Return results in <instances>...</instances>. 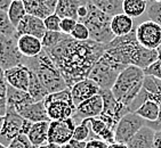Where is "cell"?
I'll list each match as a JSON object with an SVG mask.
<instances>
[{"label":"cell","mask_w":161,"mask_h":148,"mask_svg":"<svg viewBox=\"0 0 161 148\" xmlns=\"http://www.w3.org/2000/svg\"><path fill=\"white\" fill-rule=\"evenodd\" d=\"M106 45L96 41H78L65 34L54 48L45 50L62 73L69 88L87 79L95 64L105 53Z\"/></svg>","instance_id":"1"},{"label":"cell","mask_w":161,"mask_h":148,"mask_svg":"<svg viewBox=\"0 0 161 148\" xmlns=\"http://www.w3.org/2000/svg\"><path fill=\"white\" fill-rule=\"evenodd\" d=\"M23 64L26 65L37 75L48 93L58 92L69 88L62 73L45 50H42L40 55L32 58L24 57Z\"/></svg>","instance_id":"2"},{"label":"cell","mask_w":161,"mask_h":148,"mask_svg":"<svg viewBox=\"0 0 161 148\" xmlns=\"http://www.w3.org/2000/svg\"><path fill=\"white\" fill-rule=\"evenodd\" d=\"M145 72L142 68L130 65L119 74L112 87V93L117 100L122 103L125 106L131 105V103L140 95L143 89V84L145 80Z\"/></svg>","instance_id":"3"},{"label":"cell","mask_w":161,"mask_h":148,"mask_svg":"<svg viewBox=\"0 0 161 148\" xmlns=\"http://www.w3.org/2000/svg\"><path fill=\"white\" fill-rule=\"evenodd\" d=\"M78 22L84 23L88 28L90 34V40L108 45L115 38L111 29L112 16L108 15L102 10H99L92 3H88V14H87V16L84 18L79 19Z\"/></svg>","instance_id":"4"},{"label":"cell","mask_w":161,"mask_h":148,"mask_svg":"<svg viewBox=\"0 0 161 148\" xmlns=\"http://www.w3.org/2000/svg\"><path fill=\"white\" fill-rule=\"evenodd\" d=\"M47 115L50 121H62L71 119L75 114V105L73 104L70 88L49 93L43 99Z\"/></svg>","instance_id":"5"},{"label":"cell","mask_w":161,"mask_h":148,"mask_svg":"<svg viewBox=\"0 0 161 148\" xmlns=\"http://www.w3.org/2000/svg\"><path fill=\"white\" fill-rule=\"evenodd\" d=\"M125 68L127 67H124L122 65L115 63L104 53L98 62L95 64L88 77L95 81L102 90H111L119 74Z\"/></svg>","instance_id":"6"},{"label":"cell","mask_w":161,"mask_h":148,"mask_svg":"<svg viewBox=\"0 0 161 148\" xmlns=\"http://www.w3.org/2000/svg\"><path fill=\"white\" fill-rule=\"evenodd\" d=\"M32 124L30 121L22 117L15 109L7 107V113L3 116V124L0 130V141L8 147L16 137L21 135L28 136Z\"/></svg>","instance_id":"7"},{"label":"cell","mask_w":161,"mask_h":148,"mask_svg":"<svg viewBox=\"0 0 161 148\" xmlns=\"http://www.w3.org/2000/svg\"><path fill=\"white\" fill-rule=\"evenodd\" d=\"M99 93L103 97V102H104V108H103V113L99 115L108 127L115 130L118 125L119 121L125 116V115L129 113V108L125 106L122 103L115 99L111 90H102Z\"/></svg>","instance_id":"8"},{"label":"cell","mask_w":161,"mask_h":148,"mask_svg":"<svg viewBox=\"0 0 161 148\" xmlns=\"http://www.w3.org/2000/svg\"><path fill=\"white\" fill-rule=\"evenodd\" d=\"M145 124V120L141 117L140 115H137L136 113H134V112L127 113L119 121L118 125L115 128V142L127 145L130 141V139L133 138Z\"/></svg>","instance_id":"9"},{"label":"cell","mask_w":161,"mask_h":148,"mask_svg":"<svg viewBox=\"0 0 161 148\" xmlns=\"http://www.w3.org/2000/svg\"><path fill=\"white\" fill-rule=\"evenodd\" d=\"M23 55L19 53L17 47V39L5 35L0 32V65L3 68H9L23 64Z\"/></svg>","instance_id":"10"},{"label":"cell","mask_w":161,"mask_h":148,"mask_svg":"<svg viewBox=\"0 0 161 148\" xmlns=\"http://www.w3.org/2000/svg\"><path fill=\"white\" fill-rule=\"evenodd\" d=\"M78 124L73 117L62 121H50L48 131V144L64 145L73 139L75 127Z\"/></svg>","instance_id":"11"},{"label":"cell","mask_w":161,"mask_h":148,"mask_svg":"<svg viewBox=\"0 0 161 148\" xmlns=\"http://www.w3.org/2000/svg\"><path fill=\"white\" fill-rule=\"evenodd\" d=\"M137 41L145 48L158 49L161 46V25L154 21H145L141 23L135 30Z\"/></svg>","instance_id":"12"},{"label":"cell","mask_w":161,"mask_h":148,"mask_svg":"<svg viewBox=\"0 0 161 148\" xmlns=\"http://www.w3.org/2000/svg\"><path fill=\"white\" fill-rule=\"evenodd\" d=\"M5 75H6L7 83L9 84V86L28 92L33 72L26 65L19 64L17 66L9 68V70H6L5 71Z\"/></svg>","instance_id":"13"},{"label":"cell","mask_w":161,"mask_h":148,"mask_svg":"<svg viewBox=\"0 0 161 148\" xmlns=\"http://www.w3.org/2000/svg\"><path fill=\"white\" fill-rule=\"evenodd\" d=\"M104 108V102L101 93L94 96L92 98L87 99L84 103H81L80 105L75 107V114L73 119L75 120L77 124H79L81 121L86 119H93L97 117L103 113Z\"/></svg>","instance_id":"14"},{"label":"cell","mask_w":161,"mask_h":148,"mask_svg":"<svg viewBox=\"0 0 161 148\" xmlns=\"http://www.w3.org/2000/svg\"><path fill=\"white\" fill-rule=\"evenodd\" d=\"M70 90H71L73 104L77 107L78 105H80L81 103H84L85 100L98 95L99 91H101V88L95 81L87 77V79H84V80L73 84L70 88Z\"/></svg>","instance_id":"15"},{"label":"cell","mask_w":161,"mask_h":148,"mask_svg":"<svg viewBox=\"0 0 161 148\" xmlns=\"http://www.w3.org/2000/svg\"><path fill=\"white\" fill-rule=\"evenodd\" d=\"M142 93L145 96V97H147V98L153 99L155 102H158L161 107V80H158V79H155L154 77H151V75H145V80H144V84H143ZM146 125L154 130L155 132H157V131H160L161 130V113H160V117H159V120L157 121V122L146 124Z\"/></svg>","instance_id":"16"},{"label":"cell","mask_w":161,"mask_h":148,"mask_svg":"<svg viewBox=\"0 0 161 148\" xmlns=\"http://www.w3.org/2000/svg\"><path fill=\"white\" fill-rule=\"evenodd\" d=\"M19 38L21 35H33L38 39H42L43 35L46 34L47 30L43 23V19L36 17L32 15H26L22 22L16 28Z\"/></svg>","instance_id":"17"},{"label":"cell","mask_w":161,"mask_h":148,"mask_svg":"<svg viewBox=\"0 0 161 148\" xmlns=\"http://www.w3.org/2000/svg\"><path fill=\"white\" fill-rule=\"evenodd\" d=\"M17 47L19 53L25 58H32L42 53L43 47L41 39L33 37V35H21L17 39Z\"/></svg>","instance_id":"18"},{"label":"cell","mask_w":161,"mask_h":148,"mask_svg":"<svg viewBox=\"0 0 161 148\" xmlns=\"http://www.w3.org/2000/svg\"><path fill=\"white\" fill-rule=\"evenodd\" d=\"M22 117H24L25 120L30 121L31 123H37V122H43V121H49V117L47 115V109L45 106V103L42 102H36L32 104L22 107L21 109L17 111Z\"/></svg>","instance_id":"19"},{"label":"cell","mask_w":161,"mask_h":148,"mask_svg":"<svg viewBox=\"0 0 161 148\" xmlns=\"http://www.w3.org/2000/svg\"><path fill=\"white\" fill-rule=\"evenodd\" d=\"M6 100H7V107L13 108L16 112L19 111V109H21L22 107L29 105V104L36 103L29 92L23 91V90L16 89V88L9 86V84H8V89H7Z\"/></svg>","instance_id":"20"},{"label":"cell","mask_w":161,"mask_h":148,"mask_svg":"<svg viewBox=\"0 0 161 148\" xmlns=\"http://www.w3.org/2000/svg\"><path fill=\"white\" fill-rule=\"evenodd\" d=\"M90 121V128H92V133H93V138H98L104 140L105 142L113 144L115 142V133L112 128H110L104 121L99 116L89 119Z\"/></svg>","instance_id":"21"},{"label":"cell","mask_w":161,"mask_h":148,"mask_svg":"<svg viewBox=\"0 0 161 148\" xmlns=\"http://www.w3.org/2000/svg\"><path fill=\"white\" fill-rule=\"evenodd\" d=\"M155 131L147 125H144L127 144L128 148H155Z\"/></svg>","instance_id":"22"},{"label":"cell","mask_w":161,"mask_h":148,"mask_svg":"<svg viewBox=\"0 0 161 148\" xmlns=\"http://www.w3.org/2000/svg\"><path fill=\"white\" fill-rule=\"evenodd\" d=\"M89 0H59L55 9V14L61 17H70L78 21V9L81 6H87Z\"/></svg>","instance_id":"23"},{"label":"cell","mask_w":161,"mask_h":148,"mask_svg":"<svg viewBox=\"0 0 161 148\" xmlns=\"http://www.w3.org/2000/svg\"><path fill=\"white\" fill-rule=\"evenodd\" d=\"M49 121L37 122L32 124L28 133V138L31 144L36 147L48 145V131H49Z\"/></svg>","instance_id":"24"},{"label":"cell","mask_w":161,"mask_h":148,"mask_svg":"<svg viewBox=\"0 0 161 148\" xmlns=\"http://www.w3.org/2000/svg\"><path fill=\"white\" fill-rule=\"evenodd\" d=\"M111 29L114 37H124L135 30L134 18L126 14H119L112 17Z\"/></svg>","instance_id":"25"},{"label":"cell","mask_w":161,"mask_h":148,"mask_svg":"<svg viewBox=\"0 0 161 148\" xmlns=\"http://www.w3.org/2000/svg\"><path fill=\"white\" fill-rule=\"evenodd\" d=\"M89 3L112 17L124 14V0H89Z\"/></svg>","instance_id":"26"},{"label":"cell","mask_w":161,"mask_h":148,"mask_svg":"<svg viewBox=\"0 0 161 148\" xmlns=\"http://www.w3.org/2000/svg\"><path fill=\"white\" fill-rule=\"evenodd\" d=\"M23 3L28 15L36 16L41 19H45L47 16L54 13L46 6L43 0H23Z\"/></svg>","instance_id":"27"},{"label":"cell","mask_w":161,"mask_h":148,"mask_svg":"<svg viewBox=\"0 0 161 148\" xmlns=\"http://www.w3.org/2000/svg\"><path fill=\"white\" fill-rule=\"evenodd\" d=\"M147 10L146 0H124V14L130 17H140Z\"/></svg>","instance_id":"28"},{"label":"cell","mask_w":161,"mask_h":148,"mask_svg":"<svg viewBox=\"0 0 161 148\" xmlns=\"http://www.w3.org/2000/svg\"><path fill=\"white\" fill-rule=\"evenodd\" d=\"M7 13H8L10 22H12L15 28H17L19 24L22 22V19L28 15L26 10H25L24 3H23V0H21V1H12Z\"/></svg>","instance_id":"29"},{"label":"cell","mask_w":161,"mask_h":148,"mask_svg":"<svg viewBox=\"0 0 161 148\" xmlns=\"http://www.w3.org/2000/svg\"><path fill=\"white\" fill-rule=\"evenodd\" d=\"M0 32L3 33L5 35H7V37L19 39L17 30L10 22L7 10L3 9H0Z\"/></svg>","instance_id":"30"},{"label":"cell","mask_w":161,"mask_h":148,"mask_svg":"<svg viewBox=\"0 0 161 148\" xmlns=\"http://www.w3.org/2000/svg\"><path fill=\"white\" fill-rule=\"evenodd\" d=\"M92 138H93V133H92V128H90V121L89 119H86L81 121L75 127L73 139L78 141H88Z\"/></svg>","instance_id":"31"},{"label":"cell","mask_w":161,"mask_h":148,"mask_svg":"<svg viewBox=\"0 0 161 148\" xmlns=\"http://www.w3.org/2000/svg\"><path fill=\"white\" fill-rule=\"evenodd\" d=\"M65 33L63 32H54V31H47L46 34L43 35V38L41 39V42H42L43 50H48L52 49L56 45H58L61 42L63 38H64Z\"/></svg>","instance_id":"32"},{"label":"cell","mask_w":161,"mask_h":148,"mask_svg":"<svg viewBox=\"0 0 161 148\" xmlns=\"http://www.w3.org/2000/svg\"><path fill=\"white\" fill-rule=\"evenodd\" d=\"M73 39L78 41H88L90 40V34H89V30L87 28L86 25L81 22H78L75 28L73 29L72 33L70 34Z\"/></svg>","instance_id":"33"},{"label":"cell","mask_w":161,"mask_h":148,"mask_svg":"<svg viewBox=\"0 0 161 148\" xmlns=\"http://www.w3.org/2000/svg\"><path fill=\"white\" fill-rule=\"evenodd\" d=\"M61 22H62V18L55 13L50 14L49 16H47L46 18L43 19L47 31L54 32H61Z\"/></svg>","instance_id":"34"},{"label":"cell","mask_w":161,"mask_h":148,"mask_svg":"<svg viewBox=\"0 0 161 148\" xmlns=\"http://www.w3.org/2000/svg\"><path fill=\"white\" fill-rule=\"evenodd\" d=\"M146 14L149 16V18L151 21L157 22L158 24L161 25V3H147V10Z\"/></svg>","instance_id":"35"},{"label":"cell","mask_w":161,"mask_h":148,"mask_svg":"<svg viewBox=\"0 0 161 148\" xmlns=\"http://www.w3.org/2000/svg\"><path fill=\"white\" fill-rule=\"evenodd\" d=\"M8 148H36V146L32 145L26 135H21L10 142Z\"/></svg>","instance_id":"36"},{"label":"cell","mask_w":161,"mask_h":148,"mask_svg":"<svg viewBox=\"0 0 161 148\" xmlns=\"http://www.w3.org/2000/svg\"><path fill=\"white\" fill-rule=\"evenodd\" d=\"M78 21L75 18H70V17H65V18H62V22H61V32L65 34H71L73 29L75 28Z\"/></svg>","instance_id":"37"},{"label":"cell","mask_w":161,"mask_h":148,"mask_svg":"<svg viewBox=\"0 0 161 148\" xmlns=\"http://www.w3.org/2000/svg\"><path fill=\"white\" fill-rule=\"evenodd\" d=\"M144 72L146 75H151L158 80H161V59H158L155 63H153L150 67L144 70Z\"/></svg>","instance_id":"38"},{"label":"cell","mask_w":161,"mask_h":148,"mask_svg":"<svg viewBox=\"0 0 161 148\" xmlns=\"http://www.w3.org/2000/svg\"><path fill=\"white\" fill-rule=\"evenodd\" d=\"M85 148H108V144L102 139L92 138L88 141H86Z\"/></svg>","instance_id":"39"},{"label":"cell","mask_w":161,"mask_h":148,"mask_svg":"<svg viewBox=\"0 0 161 148\" xmlns=\"http://www.w3.org/2000/svg\"><path fill=\"white\" fill-rule=\"evenodd\" d=\"M7 89H8V83H7L6 77L0 79V98H6Z\"/></svg>","instance_id":"40"},{"label":"cell","mask_w":161,"mask_h":148,"mask_svg":"<svg viewBox=\"0 0 161 148\" xmlns=\"http://www.w3.org/2000/svg\"><path fill=\"white\" fill-rule=\"evenodd\" d=\"M7 113V100L6 98H0V116H5Z\"/></svg>","instance_id":"41"},{"label":"cell","mask_w":161,"mask_h":148,"mask_svg":"<svg viewBox=\"0 0 161 148\" xmlns=\"http://www.w3.org/2000/svg\"><path fill=\"white\" fill-rule=\"evenodd\" d=\"M87 14H88V5H87V6L79 7V9H78V21L86 17Z\"/></svg>","instance_id":"42"},{"label":"cell","mask_w":161,"mask_h":148,"mask_svg":"<svg viewBox=\"0 0 161 148\" xmlns=\"http://www.w3.org/2000/svg\"><path fill=\"white\" fill-rule=\"evenodd\" d=\"M59 0H43V3H46V6L49 8L50 10H53L55 13L56 7H57V3H58Z\"/></svg>","instance_id":"43"},{"label":"cell","mask_w":161,"mask_h":148,"mask_svg":"<svg viewBox=\"0 0 161 148\" xmlns=\"http://www.w3.org/2000/svg\"><path fill=\"white\" fill-rule=\"evenodd\" d=\"M154 147L155 148H161V130L155 132L154 137Z\"/></svg>","instance_id":"44"},{"label":"cell","mask_w":161,"mask_h":148,"mask_svg":"<svg viewBox=\"0 0 161 148\" xmlns=\"http://www.w3.org/2000/svg\"><path fill=\"white\" fill-rule=\"evenodd\" d=\"M10 3H12V0H0V9L8 10Z\"/></svg>","instance_id":"45"},{"label":"cell","mask_w":161,"mask_h":148,"mask_svg":"<svg viewBox=\"0 0 161 148\" xmlns=\"http://www.w3.org/2000/svg\"><path fill=\"white\" fill-rule=\"evenodd\" d=\"M108 148H128V146L126 144H120V142H113V144H110Z\"/></svg>","instance_id":"46"},{"label":"cell","mask_w":161,"mask_h":148,"mask_svg":"<svg viewBox=\"0 0 161 148\" xmlns=\"http://www.w3.org/2000/svg\"><path fill=\"white\" fill-rule=\"evenodd\" d=\"M6 75H5V70L3 68V66L0 65V79H5Z\"/></svg>","instance_id":"47"},{"label":"cell","mask_w":161,"mask_h":148,"mask_svg":"<svg viewBox=\"0 0 161 148\" xmlns=\"http://www.w3.org/2000/svg\"><path fill=\"white\" fill-rule=\"evenodd\" d=\"M3 117L0 116V130H1V127H3Z\"/></svg>","instance_id":"48"},{"label":"cell","mask_w":161,"mask_h":148,"mask_svg":"<svg viewBox=\"0 0 161 148\" xmlns=\"http://www.w3.org/2000/svg\"><path fill=\"white\" fill-rule=\"evenodd\" d=\"M157 50H158V54H159V59H161V46Z\"/></svg>","instance_id":"49"},{"label":"cell","mask_w":161,"mask_h":148,"mask_svg":"<svg viewBox=\"0 0 161 148\" xmlns=\"http://www.w3.org/2000/svg\"><path fill=\"white\" fill-rule=\"evenodd\" d=\"M0 148H8V147H7V146H6V145H3V142L0 141Z\"/></svg>","instance_id":"50"},{"label":"cell","mask_w":161,"mask_h":148,"mask_svg":"<svg viewBox=\"0 0 161 148\" xmlns=\"http://www.w3.org/2000/svg\"><path fill=\"white\" fill-rule=\"evenodd\" d=\"M153 3H161V0H152Z\"/></svg>","instance_id":"51"},{"label":"cell","mask_w":161,"mask_h":148,"mask_svg":"<svg viewBox=\"0 0 161 148\" xmlns=\"http://www.w3.org/2000/svg\"><path fill=\"white\" fill-rule=\"evenodd\" d=\"M146 1H147V3H151L152 0H146Z\"/></svg>","instance_id":"52"},{"label":"cell","mask_w":161,"mask_h":148,"mask_svg":"<svg viewBox=\"0 0 161 148\" xmlns=\"http://www.w3.org/2000/svg\"><path fill=\"white\" fill-rule=\"evenodd\" d=\"M12 1H21V0H12Z\"/></svg>","instance_id":"53"}]
</instances>
